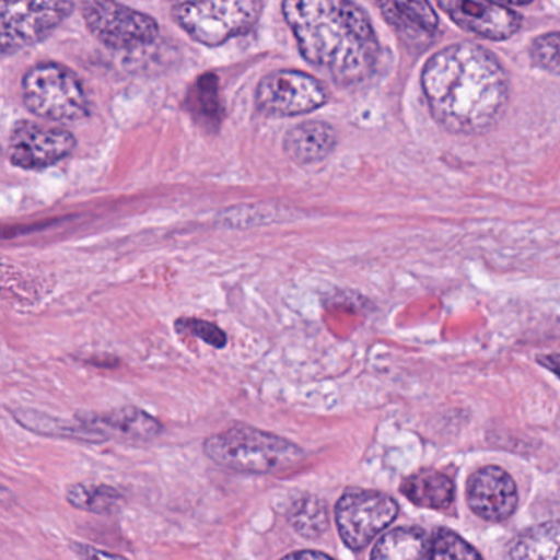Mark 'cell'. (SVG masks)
Instances as JSON below:
<instances>
[{
    "label": "cell",
    "mask_w": 560,
    "mask_h": 560,
    "mask_svg": "<svg viewBox=\"0 0 560 560\" xmlns=\"http://www.w3.org/2000/svg\"><path fill=\"white\" fill-rule=\"evenodd\" d=\"M306 557H313V559H330L329 553L319 552V550H298V552L288 553L284 559H306Z\"/></svg>",
    "instance_id": "26"
},
{
    "label": "cell",
    "mask_w": 560,
    "mask_h": 560,
    "mask_svg": "<svg viewBox=\"0 0 560 560\" xmlns=\"http://www.w3.org/2000/svg\"><path fill=\"white\" fill-rule=\"evenodd\" d=\"M185 106L202 129L209 132L218 130L224 120L219 78L212 73L198 78L189 90Z\"/></svg>",
    "instance_id": "16"
},
{
    "label": "cell",
    "mask_w": 560,
    "mask_h": 560,
    "mask_svg": "<svg viewBox=\"0 0 560 560\" xmlns=\"http://www.w3.org/2000/svg\"><path fill=\"white\" fill-rule=\"evenodd\" d=\"M429 550H431V537L424 529L416 526L396 527L375 544L372 559H429Z\"/></svg>",
    "instance_id": "17"
},
{
    "label": "cell",
    "mask_w": 560,
    "mask_h": 560,
    "mask_svg": "<svg viewBox=\"0 0 560 560\" xmlns=\"http://www.w3.org/2000/svg\"><path fill=\"white\" fill-rule=\"evenodd\" d=\"M77 419L104 438L122 442H150L163 431L159 419L136 406H124L106 412H77Z\"/></svg>",
    "instance_id": "13"
},
{
    "label": "cell",
    "mask_w": 560,
    "mask_h": 560,
    "mask_svg": "<svg viewBox=\"0 0 560 560\" xmlns=\"http://www.w3.org/2000/svg\"><path fill=\"white\" fill-rule=\"evenodd\" d=\"M71 12V0H0L2 54H15L45 40Z\"/></svg>",
    "instance_id": "6"
},
{
    "label": "cell",
    "mask_w": 560,
    "mask_h": 560,
    "mask_svg": "<svg viewBox=\"0 0 560 560\" xmlns=\"http://www.w3.org/2000/svg\"><path fill=\"white\" fill-rule=\"evenodd\" d=\"M467 501L471 511L483 520H508L517 506L516 483L503 468H480L468 480Z\"/></svg>",
    "instance_id": "12"
},
{
    "label": "cell",
    "mask_w": 560,
    "mask_h": 560,
    "mask_svg": "<svg viewBox=\"0 0 560 560\" xmlns=\"http://www.w3.org/2000/svg\"><path fill=\"white\" fill-rule=\"evenodd\" d=\"M498 2H504V4H513V5H526L533 0H498Z\"/></svg>",
    "instance_id": "28"
},
{
    "label": "cell",
    "mask_w": 560,
    "mask_h": 560,
    "mask_svg": "<svg viewBox=\"0 0 560 560\" xmlns=\"http://www.w3.org/2000/svg\"><path fill=\"white\" fill-rule=\"evenodd\" d=\"M77 140L68 130L19 122L9 140L12 165L22 170H44L73 152Z\"/></svg>",
    "instance_id": "10"
},
{
    "label": "cell",
    "mask_w": 560,
    "mask_h": 560,
    "mask_svg": "<svg viewBox=\"0 0 560 560\" xmlns=\"http://www.w3.org/2000/svg\"><path fill=\"white\" fill-rule=\"evenodd\" d=\"M24 101L35 116L48 120H80L90 104L77 74L57 63H44L25 74Z\"/></svg>",
    "instance_id": "5"
},
{
    "label": "cell",
    "mask_w": 560,
    "mask_h": 560,
    "mask_svg": "<svg viewBox=\"0 0 560 560\" xmlns=\"http://www.w3.org/2000/svg\"><path fill=\"white\" fill-rule=\"evenodd\" d=\"M401 491L412 503L432 510H445L455 497L454 481L445 474L435 470H422L409 477L401 485Z\"/></svg>",
    "instance_id": "18"
},
{
    "label": "cell",
    "mask_w": 560,
    "mask_h": 560,
    "mask_svg": "<svg viewBox=\"0 0 560 560\" xmlns=\"http://www.w3.org/2000/svg\"><path fill=\"white\" fill-rule=\"evenodd\" d=\"M71 549L81 557H113V559H117V553L106 552V550H97L93 549L91 546H86V544H73Z\"/></svg>",
    "instance_id": "25"
},
{
    "label": "cell",
    "mask_w": 560,
    "mask_h": 560,
    "mask_svg": "<svg viewBox=\"0 0 560 560\" xmlns=\"http://www.w3.org/2000/svg\"><path fill=\"white\" fill-rule=\"evenodd\" d=\"M511 559L560 560V521L537 524L511 542Z\"/></svg>",
    "instance_id": "19"
},
{
    "label": "cell",
    "mask_w": 560,
    "mask_h": 560,
    "mask_svg": "<svg viewBox=\"0 0 560 560\" xmlns=\"http://www.w3.org/2000/svg\"><path fill=\"white\" fill-rule=\"evenodd\" d=\"M288 521L304 539H317L329 527V513L326 503L319 497L303 494L291 504Z\"/></svg>",
    "instance_id": "21"
},
{
    "label": "cell",
    "mask_w": 560,
    "mask_h": 560,
    "mask_svg": "<svg viewBox=\"0 0 560 560\" xmlns=\"http://www.w3.org/2000/svg\"><path fill=\"white\" fill-rule=\"evenodd\" d=\"M83 18L91 34L116 50L145 47L159 37V24L152 18L116 0H86Z\"/></svg>",
    "instance_id": "8"
},
{
    "label": "cell",
    "mask_w": 560,
    "mask_h": 560,
    "mask_svg": "<svg viewBox=\"0 0 560 560\" xmlns=\"http://www.w3.org/2000/svg\"><path fill=\"white\" fill-rule=\"evenodd\" d=\"M530 61L547 73L560 74V32L540 35L530 45Z\"/></svg>",
    "instance_id": "23"
},
{
    "label": "cell",
    "mask_w": 560,
    "mask_h": 560,
    "mask_svg": "<svg viewBox=\"0 0 560 560\" xmlns=\"http://www.w3.org/2000/svg\"><path fill=\"white\" fill-rule=\"evenodd\" d=\"M175 329L179 336L196 337L218 350L228 346V334L221 327L198 317H179L175 323Z\"/></svg>",
    "instance_id": "24"
},
{
    "label": "cell",
    "mask_w": 560,
    "mask_h": 560,
    "mask_svg": "<svg viewBox=\"0 0 560 560\" xmlns=\"http://www.w3.org/2000/svg\"><path fill=\"white\" fill-rule=\"evenodd\" d=\"M264 11V0H182L173 11L176 24L199 44L218 47L247 34Z\"/></svg>",
    "instance_id": "4"
},
{
    "label": "cell",
    "mask_w": 560,
    "mask_h": 560,
    "mask_svg": "<svg viewBox=\"0 0 560 560\" xmlns=\"http://www.w3.org/2000/svg\"><path fill=\"white\" fill-rule=\"evenodd\" d=\"M326 103V88L301 71H275L258 84L257 106L270 116H303Z\"/></svg>",
    "instance_id": "9"
},
{
    "label": "cell",
    "mask_w": 560,
    "mask_h": 560,
    "mask_svg": "<svg viewBox=\"0 0 560 560\" xmlns=\"http://www.w3.org/2000/svg\"><path fill=\"white\" fill-rule=\"evenodd\" d=\"M205 452L219 467L250 475L290 470L304 458L300 445L248 424H234L206 439Z\"/></svg>",
    "instance_id": "3"
},
{
    "label": "cell",
    "mask_w": 560,
    "mask_h": 560,
    "mask_svg": "<svg viewBox=\"0 0 560 560\" xmlns=\"http://www.w3.org/2000/svg\"><path fill=\"white\" fill-rule=\"evenodd\" d=\"M398 516V504L373 490H347L336 504L340 539L349 549L363 550Z\"/></svg>",
    "instance_id": "7"
},
{
    "label": "cell",
    "mask_w": 560,
    "mask_h": 560,
    "mask_svg": "<svg viewBox=\"0 0 560 560\" xmlns=\"http://www.w3.org/2000/svg\"><path fill=\"white\" fill-rule=\"evenodd\" d=\"M283 14L301 55L337 83H360L375 70L378 40L352 0H284Z\"/></svg>",
    "instance_id": "2"
},
{
    "label": "cell",
    "mask_w": 560,
    "mask_h": 560,
    "mask_svg": "<svg viewBox=\"0 0 560 560\" xmlns=\"http://www.w3.org/2000/svg\"><path fill=\"white\" fill-rule=\"evenodd\" d=\"M385 21L408 44H429L438 32V15L428 0H376Z\"/></svg>",
    "instance_id": "14"
},
{
    "label": "cell",
    "mask_w": 560,
    "mask_h": 560,
    "mask_svg": "<svg viewBox=\"0 0 560 560\" xmlns=\"http://www.w3.org/2000/svg\"><path fill=\"white\" fill-rule=\"evenodd\" d=\"M537 360H539L540 365L546 366L550 372L560 376V355L539 357Z\"/></svg>",
    "instance_id": "27"
},
{
    "label": "cell",
    "mask_w": 560,
    "mask_h": 560,
    "mask_svg": "<svg viewBox=\"0 0 560 560\" xmlns=\"http://www.w3.org/2000/svg\"><path fill=\"white\" fill-rule=\"evenodd\" d=\"M67 500L78 510L107 516L116 514L124 504L122 493L109 485H71L67 490Z\"/></svg>",
    "instance_id": "20"
},
{
    "label": "cell",
    "mask_w": 560,
    "mask_h": 560,
    "mask_svg": "<svg viewBox=\"0 0 560 560\" xmlns=\"http://www.w3.org/2000/svg\"><path fill=\"white\" fill-rule=\"evenodd\" d=\"M442 11L464 31L488 40H508L521 27V18L494 0H438Z\"/></svg>",
    "instance_id": "11"
},
{
    "label": "cell",
    "mask_w": 560,
    "mask_h": 560,
    "mask_svg": "<svg viewBox=\"0 0 560 560\" xmlns=\"http://www.w3.org/2000/svg\"><path fill=\"white\" fill-rule=\"evenodd\" d=\"M480 552L451 529H438L431 536L429 559H480Z\"/></svg>",
    "instance_id": "22"
},
{
    "label": "cell",
    "mask_w": 560,
    "mask_h": 560,
    "mask_svg": "<svg viewBox=\"0 0 560 560\" xmlns=\"http://www.w3.org/2000/svg\"><path fill=\"white\" fill-rule=\"evenodd\" d=\"M336 130L329 124H300L288 132L284 152L294 162L310 165L326 159L336 147Z\"/></svg>",
    "instance_id": "15"
},
{
    "label": "cell",
    "mask_w": 560,
    "mask_h": 560,
    "mask_svg": "<svg viewBox=\"0 0 560 560\" xmlns=\"http://www.w3.org/2000/svg\"><path fill=\"white\" fill-rule=\"evenodd\" d=\"M422 90L434 119L458 136L487 132L506 109V73L490 51L474 44L435 54L422 71Z\"/></svg>",
    "instance_id": "1"
}]
</instances>
